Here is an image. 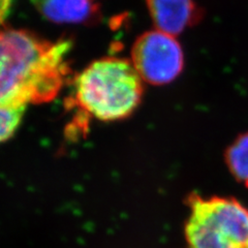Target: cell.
<instances>
[{
    "instance_id": "3",
    "label": "cell",
    "mask_w": 248,
    "mask_h": 248,
    "mask_svg": "<svg viewBox=\"0 0 248 248\" xmlns=\"http://www.w3.org/2000/svg\"><path fill=\"white\" fill-rule=\"evenodd\" d=\"M188 248H248V209L232 198H188Z\"/></svg>"
},
{
    "instance_id": "8",
    "label": "cell",
    "mask_w": 248,
    "mask_h": 248,
    "mask_svg": "<svg viewBox=\"0 0 248 248\" xmlns=\"http://www.w3.org/2000/svg\"><path fill=\"white\" fill-rule=\"evenodd\" d=\"M25 108H0V143L7 141L18 129Z\"/></svg>"
},
{
    "instance_id": "1",
    "label": "cell",
    "mask_w": 248,
    "mask_h": 248,
    "mask_svg": "<svg viewBox=\"0 0 248 248\" xmlns=\"http://www.w3.org/2000/svg\"><path fill=\"white\" fill-rule=\"evenodd\" d=\"M72 46L24 29H0V108H25L55 98L69 74Z\"/></svg>"
},
{
    "instance_id": "4",
    "label": "cell",
    "mask_w": 248,
    "mask_h": 248,
    "mask_svg": "<svg viewBox=\"0 0 248 248\" xmlns=\"http://www.w3.org/2000/svg\"><path fill=\"white\" fill-rule=\"evenodd\" d=\"M131 61L144 81L164 85L180 75L184 58L176 38L156 29L142 34L136 41Z\"/></svg>"
},
{
    "instance_id": "5",
    "label": "cell",
    "mask_w": 248,
    "mask_h": 248,
    "mask_svg": "<svg viewBox=\"0 0 248 248\" xmlns=\"http://www.w3.org/2000/svg\"><path fill=\"white\" fill-rule=\"evenodd\" d=\"M44 18L56 24L91 25L102 18L103 0H29Z\"/></svg>"
},
{
    "instance_id": "7",
    "label": "cell",
    "mask_w": 248,
    "mask_h": 248,
    "mask_svg": "<svg viewBox=\"0 0 248 248\" xmlns=\"http://www.w3.org/2000/svg\"><path fill=\"white\" fill-rule=\"evenodd\" d=\"M224 156L232 177L248 187V133L239 136L227 149Z\"/></svg>"
},
{
    "instance_id": "6",
    "label": "cell",
    "mask_w": 248,
    "mask_h": 248,
    "mask_svg": "<svg viewBox=\"0 0 248 248\" xmlns=\"http://www.w3.org/2000/svg\"><path fill=\"white\" fill-rule=\"evenodd\" d=\"M147 5L156 29L173 36L196 24L200 18L193 0H147Z\"/></svg>"
},
{
    "instance_id": "9",
    "label": "cell",
    "mask_w": 248,
    "mask_h": 248,
    "mask_svg": "<svg viewBox=\"0 0 248 248\" xmlns=\"http://www.w3.org/2000/svg\"><path fill=\"white\" fill-rule=\"evenodd\" d=\"M13 0H0V24L9 17L11 9H12Z\"/></svg>"
},
{
    "instance_id": "2",
    "label": "cell",
    "mask_w": 248,
    "mask_h": 248,
    "mask_svg": "<svg viewBox=\"0 0 248 248\" xmlns=\"http://www.w3.org/2000/svg\"><path fill=\"white\" fill-rule=\"evenodd\" d=\"M143 90V79L133 63L104 58L92 62L75 78L68 105L82 116L100 121L120 120L136 110Z\"/></svg>"
}]
</instances>
